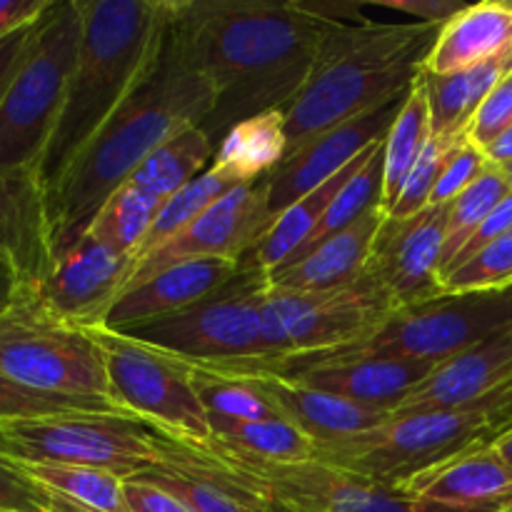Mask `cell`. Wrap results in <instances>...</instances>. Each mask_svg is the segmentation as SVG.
Returning <instances> with one entry per match:
<instances>
[{"instance_id":"d6986e66","label":"cell","mask_w":512,"mask_h":512,"mask_svg":"<svg viewBox=\"0 0 512 512\" xmlns=\"http://www.w3.org/2000/svg\"><path fill=\"white\" fill-rule=\"evenodd\" d=\"M203 368H215V365H203ZM215 370L238 375L245 383L253 385L255 390H260L265 395V400L278 410L280 418L303 430L315 443H330V440L363 433V430L385 423L393 415L390 410L368 408V405H360L353 403V400L338 398V395L323 393V390L308 388V385L285 378V375L263 373V370Z\"/></svg>"},{"instance_id":"f6af8a7d","label":"cell","mask_w":512,"mask_h":512,"mask_svg":"<svg viewBox=\"0 0 512 512\" xmlns=\"http://www.w3.org/2000/svg\"><path fill=\"white\" fill-rule=\"evenodd\" d=\"M363 8H383L390 13L408 15L410 23L445 25L465 8L460 0H363Z\"/></svg>"},{"instance_id":"5bb4252c","label":"cell","mask_w":512,"mask_h":512,"mask_svg":"<svg viewBox=\"0 0 512 512\" xmlns=\"http://www.w3.org/2000/svg\"><path fill=\"white\" fill-rule=\"evenodd\" d=\"M215 455L253 478L275 508L290 512H413V500L405 498L400 490L323 460L270 465L223 453Z\"/></svg>"},{"instance_id":"6da1fadb","label":"cell","mask_w":512,"mask_h":512,"mask_svg":"<svg viewBox=\"0 0 512 512\" xmlns=\"http://www.w3.org/2000/svg\"><path fill=\"white\" fill-rule=\"evenodd\" d=\"M333 28L303 0H173L170 33L215 90L200 125L215 148L233 125L298 98Z\"/></svg>"},{"instance_id":"ee69618b","label":"cell","mask_w":512,"mask_h":512,"mask_svg":"<svg viewBox=\"0 0 512 512\" xmlns=\"http://www.w3.org/2000/svg\"><path fill=\"white\" fill-rule=\"evenodd\" d=\"M510 230H512V193L498 205V208L493 210V213L488 215V218L483 220V223H480V228L470 235V240L463 245V250H460V253L455 255L453 263L448 265L443 280L448 278L453 270H458L460 265H465L468 260H473L480 250H485L490 243H495V240L503 238L505 233H510Z\"/></svg>"},{"instance_id":"44dd1931","label":"cell","mask_w":512,"mask_h":512,"mask_svg":"<svg viewBox=\"0 0 512 512\" xmlns=\"http://www.w3.org/2000/svg\"><path fill=\"white\" fill-rule=\"evenodd\" d=\"M240 273L230 260H183L158 270L143 283L125 290L105 318V330L120 333L148 320L168 318L190 305L200 303Z\"/></svg>"},{"instance_id":"d590c367","label":"cell","mask_w":512,"mask_h":512,"mask_svg":"<svg viewBox=\"0 0 512 512\" xmlns=\"http://www.w3.org/2000/svg\"><path fill=\"white\" fill-rule=\"evenodd\" d=\"M188 363V360H185ZM198 398L213 423H255V420H283L260 390L225 370L188 363Z\"/></svg>"},{"instance_id":"681fc988","label":"cell","mask_w":512,"mask_h":512,"mask_svg":"<svg viewBox=\"0 0 512 512\" xmlns=\"http://www.w3.org/2000/svg\"><path fill=\"white\" fill-rule=\"evenodd\" d=\"M20 288H23V280H20L13 260L0 255V313L13 303V298L18 295Z\"/></svg>"},{"instance_id":"836d02e7","label":"cell","mask_w":512,"mask_h":512,"mask_svg":"<svg viewBox=\"0 0 512 512\" xmlns=\"http://www.w3.org/2000/svg\"><path fill=\"white\" fill-rule=\"evenodd\" d=\"M160 210V200L140 190L135 183H123L103 208L95 213L93 223L85 235L95 238L98 243L118 250L123 255H138L140 245L148 238L153 220Z\"/></svg>"},{"instance_id":"7a4b0ae2","label":"cell","mask_w":512,"mask_h":512,"mask_svg":"<svg viewBox=\"0 0 512 512\" xmlns=\"http://www.w3.org/2000/svg\"><path fill=\"white\" fill-rule=\"evenodd\" d=\"M213 108V85L190 65L168 28L163 55L153 73L80 150L60 183L45 195L55 258L83 238L105 200L155 148L190 125H203Z\"/></svg>"},{"instance_id":"ac0fdd59","label":"cell","mask_w":512,"mask_h":512,"mask_svg":"<svg viewBox=\"0 0 512 512\" xmlns=\"http://www.w3.org/2000/svg\"><path fill=\"white\" fill-rule=\"evenodd\" d=\"M170 440V438H168ZM135 478L168 490L193 512H270V500L253 478L210 450L170 440L158 468Z\"/></svg>"},{"instance_id":"4fadbf2b","label":"cell","mask_w":512,"mask_h":512,"mask_svg":"<svg viewBox=\"0 0 512 512\" xmlns=\"http://www.w3.org/2000/svg\"><path fill=\"white\" fill-rule=\"evenodd\" d=\"M273 223L275 215L268 203L265 178L258 183L238 185L220 200H215L183 233L145 255L135 265L128 288L143 283L168 265L183 263V260H230V263L240 265V260L265 238Z\"/></svg>"},{"instance_id":"db71d44e","label":"cell","mask_w":512,"mask_h":512,"mask_svg":"<svg viewBox=\"0 0 512 512\" xmlns=\"http://www.w3.org/2000/svg\"><path fill=\"white\" fill-rule=\"evenodd\" d=\"M270 512H290V510H283V508H275V505H273V508H270Z\"/></svg>"},{"instance_id":"ba28073f","label":"cell","mask_w":512,"mask_h":512,"mask_svg":"<svg viewBox=\"0 0 512 512\" xmlns=\"http://www.w3.org/2000/svg\"><path fill=\"white\" fill-rule=\"evenodd\" d=\"M80 38V0H53L0 103V170L38 168L68 93Z\"/></svg>"},{"instance_id":"8992f818","label":"cell","mask_w":512,"mask_h":512,"mask_svg":"<svg viewBox=\"0 0 512 512\" xmlns=\"http://www.w3.org/2000/svg\"><path fill=\"white\" fill-rule=\"evenodd\" d=\"M512 330V285L473 293H440L395 310L373 335L315 358H250L218 368L295 375L315 365L350 358H408L443 363L473 345Z\"/></svg>"},{"instance_id":"c3c4849f","label":"cell","mask_w":512,"mask_h":512,"mask_svg":"<svg viewBox=\"0 0 512 512\" xmlns=\"http://www.w3.org/2000/svg\"><path fill=\"white\" fill-rule=\"evenodd\" d=\"M53 0H0V40L23 25L35 23Z\"/></svg>"},{"instance_id":"484cf974","label":"cell","mask_w":512,"mask_h":512,"mask_svg":"<svg viewBox=\"0 0 512 512\" xmlns=\"http://www.w3.org/2000/svg\"><path fill=\"white\" fill-rule=\"evenodd\" d=\"M398 490L410 500L458 505L512 503V468L488 445L448 460Z\"/></svg>"},{"instance_id":"f1b7e54d","label":"cell","mask_w":512,"mask_h":512,"mask_svg":"<svg viewBox=\"0 0 512 512\" xmlns=\"http://www.w3.org/2000/svg\"><path fill=\"white\" fill-rule=\"evenodd\" d=\"M213 440L205 450L253 460V463L293 465L308 463L318 455V443L288 420L255 423H213Z\"/></svg>"},{"instance_id":"74e56055","label":"cell","mask_w":512,"mask_h":512,"mask_svg":"<svg viewBox=\"0 0 512 512\" xmlns=\"http://www.w3.org/2000/svg\"><path fill=\"white\" fill-rule=\"evenodd\" d=\"M78 413H115V415H125V418H133L130 413H125V410L115 408L113 403H108V400L68 398V395L43 393V390L25 388V385L15 383L13 378L0 373V425L18 423V420H38V418H53V415H78Z\"/></svg>"},{"instance_id":"ffe728a7","label":"cell","mask_w":512,"mask_h":512,"mask_svg":"<svg viewBox=\"0 0 512 512\" xmlns=\"http://www.w3.org/2000/svg\"><path fill=\"white\" fill-rule=\"evenodd\" d=\"M512 385V330L443 360L395 413L465 408Z\"/></svg>"},{"instance_id":"3957f363","label":"cell","mask_w":512,"mask_h":512,"mask_svg":"<svg viewBox=\"0 0 512 512\" xmlns=\"http://www.w3.org/2000/svg\"><path fill=\"white\" fill-rule=\"evenodd\" d=\"M80 13L83 38L68 93L35 168L45 195L155 70L173 0H80Z\"/></svg>"},{"instance_id":"e0dca14e","label":"cell","mask_w":512,"mask_h":512,"mask_svg":"<svg viewBox=\"0 0 512 512\" xmlns=\"http://www.w3.org/2000/svg\"><path fill=\"white\" fill-rule=\"evenodd\" d=\"M408 93L410 88L400 93L398 98L388 100L385 105H378V108L368 110L358 118L345 120V123L315 135L308 143L285 155L283 163L265 178L268 203L275 218L285 208L298 203L310 190L320 188L330 178L343 173L365 150L373 148L378 140H383L388 135L390 125L398 118Z\"/></svg>"},{"instance_id":"4316f807","label":"cell","mask_w":512,"mask_h":512,"mask_svg":"<svg viewBox=\"0 0 512 512\" xmlns=\"http://www.w3.org/2000/svg\"><path fill=\"white\" fill-rule=\"evenodd\" d=\"M512 70V53L453 75H433L420 70V83L428 95L430 125L435 138H460L473 120L485 95Z\"/></svg>"},{"instance_id":"f907efd6","label":"cell","mask_w":512,"mask_h":512,"mask_svg":"<svg viewBox=\"0 0 512 512\" xmlns=\"http://www.w3.org/2000/svg\"><path fill=\"white\" fill-rule=\"evenodd\" d=\"M485 158H488L493 165H498V168L500 165L512 163V128L505 130V133L500 135L488 150H485Z\"/></svg>"},{"instance_id":"8d00e7d4","label":"cell","mask_w":512,"mask_h":512,"mask_svg":"<svg viewBox=\"0 0 512 512\" xmlns=\"http://www.w3.org/2000/svg\"><path fill=\"white\" fill-rule=\"evenodd\" d=\"M512 193L508 180H505L503 170L498 165L490 163L485 168V173L465 190L463 195L453 200L448 205V228H445V248H443V263H440V283H443V275L448 270V265L453 263L455 255L463 250V245L468 243L470 235L480 228L485 218L503 203L505 198Z\"/></svg>"},{"instance_id":"e575fe53","label":"cell","mask_w":512,"mask_h":512,"mask_svg":"<svg viewBox=\"0 0 512 512\" xmlns=\"http://www.w3.org/2000/svg\"><path fill=\"white\" fill-rule=\"evenodd\" d=\"M233 188H238V183H235L228 173H223L218 165H210V168L205 170V173H200L193 183H188L185 188H180L178 193L170 195L168 200H163L148 238H145L138 255H135V265H138L145 255H150L153 250H158L160 245L168 243L170 238L183 233L195 218H200L215 200H220Z\"/></svg>"},{"instance_id":"9f6ffc18","label":"cell","mask_w":512,"mask_h":512,"mask_svg":"<svg viewBox=\"0 0 512 512\" xmlns=\"http://www.w3.org/2000/svg\"><path fill=\"white\" fill-rule=\"evenodd\" d=\"M0 512H3V510H0Z\"/></svg>"},{"instance_id":"816d5d0a","label":"cell","mask_w":512,"mask_h":512,"mask_svg":"<svg viewBox=\"0 0 512 512\" xmlns=\"http://www.w3.org/2000/svg\"><path fill=\"white\" fill-rule=\"evenodd\" d=\"M493 448L498 450V455H500V458H503L505 463H508L510 468H512V430H508V433H505L503 438H498V440H495V443H493Z\"/></svg>"},{"instance_id":"bcb514c9","label":"cell","mask_w":512,"mask_h":512,"mask_svg":"<svg viewBox=\"0 0 512 512\" xmlns=\"http://www.w3.org/2000/svg\"><path fill=\"white\" fill-rule=\"evenodd\" d=\"M125 503L130 512H193L168 490L155 488L140 478L125 480Z\"/></svg>"},{"instance_id":"83f0119b","label":"cell","mask_w":512,"mask_h":512,"mask_svg":"<svg viewBox=\"0 0 512 512\" xmlns=\"http://www.w3.org/2000/svg\"><path fill=\"white\" fill-rule=\"evenodd\" d=\"M288 155L283 110H268L255 118L233 125L215 148L213 165L238 185L258 183L268 178Z\"/></svg>"},{"instance_id":"11a10c76","label":"cell","mask_w":512,"mask_h":512,"mask_svg":"<svg viewBox=\"0 0 512 512\" xmlns=\"http://www.w3.org/2000/svg\"><path fill=\"white\" fill-rule=\"evenodd\" d=\"M510 75H512V70H510Z\"/></svg>"},{"instance_id":"603a6c76","label":"cell","mask_w":512,"mask_h":512,"mask_svg":"<svg viewBox=\"0 0 512 512\" xmlns=\"http://www.w3.org/2000/svg\"><path fill=\"white\" fill-rule=\"evenodd\" d=\"M435 363L408 358H350L333 360V363L315 365V368L300 370L295 375H285L290 380L308 385V388L323 390V393L338 395V398L353 400V403L368 405L395 413L400 400L418 388L430 373Z\"/></svg>"},{"instance_id":"f546056e","label":"cell","mask_w":512,"mask_h":512,"mask_svg":"<svg viewBox=\"0 0 512 512\" xmlns=\"http://www.w3.org/2000/svg\"><path fill=\"white\" fill-rule=\"evenodd\" d=\"M213 160L215 143L200 125H190L155 148L128 180L163 203L205 173Z\"/></svg>"},{"instance_id":"30bf717a","label":"cell","mask_w":512,"mask_h":512,"mask_svg":"<svg viewBox=\"0 0 512 512\" xmlns=\"http://www.w3.org/2000/svg\"><path fill=\"white\" fill-rule=\"evenodd\" d=\"M395 305L368 275L323 293L265 288L263 358H315L373 335Z\"/></svg>"},{"instance_id":"f5cc1de1","label":"cell","mask_w":512,"mask_h":512,"mask_svg":"<svg viewBox=\"0 0 512 512\" xmlns=\"http://www.w3.org/2000/svg\"><path fill=\"white\" fill-rule=\"evenodd\" d=\"M500 170H503L505 180H508V185H510V190H512V163H508V165H500Z\"/></svg>"},{"instance_id":"2e32d148","label":"cell","mask_w":512,"mask_h":512,"mask_svg":"<svg viewBox=\"0 0 512 512\" xmlns=\"http://www.w3.org/2000/svg\"><path fill=\"white\" fill-rule=\"evenodd\" d=\"M133 273V255H123L83 235L55 258L53 268L35 285L33 293L55 318L95 330L103 328L110 308L128 288Z\"/></svg>"},{"instance_id":"1f68e13d","label":"cell","mask_w":512,"mask_h":512,"mask_svg":"<svg viewBox=\"0 0 512 512\" xmlns=\"http://www.w3.org/2000/svg\"><path fill=\"white\" fill-rule=\"evenodd\" d=\"M420 75V73H418ZM433 140V125H430V108L428 95H425L423 83L415 78L410 85V93L400 108L398 118L390 125L385 135V175H383V210L388 213L393 203L398 200L410 170L425 153V148Z\"/></svg>"},{"instance_id":"277c9868","label":"cell","mask_w":512,"mask_h":512,"mask_svg":"<svg viewBox=\"0 0 512 512\" xmlns=\"http://www.w3.org/2000/svg\"><path fill=\"white\" fill-rule=\"evenodd\" d=\"M443 25H335L298 98L283 110L288 153L315 135L398 98L418 78Z\"/></svg>"},{"instance_id":"7c38bea8","label":"cell","mask_w":512,"mask_h":512,"mask_svg":"<svg viewBox=\"0 0 512 512\" xmlns=\"http://www.w3.org/2000/svg\"><path fill=\"white\" fill-rule=\"evenodd\" d=\"M105 350L115 400L140 423L175 443L205 450L213 428L183 358L105 328L93 330Z\"/></svg>"},{"instance_id":"9a60e30c","label":"cell","mask_w":512,"mask_h":512,"mask_svg":"<svg viewBox=\"0 0 512 512\" xmlns=\"http://www.w3.org/2000/svg\"><path fill=\"white\" fill-rule=\"evenodd\" d=\"M448 205H430L410 218H385L375 235L368 260L370 280L378 283L395 305H415L443 293L440 263H443Z\"/></svg>"},{"instance_id":"9c48e42d","label":"cell","mask_w":512,"mask_h":512,"mask_svg":"<svg viewBox=\"0 0 512 512\" xmlns=\"http://www.w3.org/2000/svg\"><path fill=\"white\" fill-rule=\"evenodd\" d=\"M170 440L115 413L53 415L0 425V453L20 463L83 465L130 480L158 468Z\"/></svg>"},{"instance_id":"7dc6e473","label":"cell","mask_w":512,"mask_h":512,"mask_svg":"<svg viewBox=\"0 0 512 512\" xmlns=\"http://www.w3.org/2000/svg\"><path fill=\"white\" fill-rule=\"evenodd\" d=\"M40 18H43V15H40ZM40 18L35 20V23L23 25V28H18L15 33L5 35V38L0 40V103H3L5 93H8L18 68L23 65L25 53H28L30 40H33Z\"/></svg>"},{"instance_id":"5b68a950","label":"cell","mask_w":512,"mask_h":512,"mask_svg":"<svg viewBox=\"0 0 512 512\" xmlns=\"http://www.w3.org/2000/svg\"><path fill=\"white\" fill-rule=\"evenodd\" d=\"M508 430L512 385L465 408L393 413L363 433L318 443L315 460L398 490L448 460L488 448Z\"/></svg>"},{"instance_id":"7402d4cb","label":"cell","mask_w":512,"mask_h":512,"mask_svg":"<svg viewBox=\"0 0 512 512\" xmlns=\"http://www.w3.org/2000/svg\"><path fill=\"white\" fill-rule=\"evenodd\" d=\"M0 255L13 260L23 288L53 268L45 193L35 170H0Z\"/></svg>"},{"instance_id":"60d3db41","label":"cell","mask_w":512,"mask_h":512,"mask_svg":"<svg viewBox=\"0 0 512 512\" xmlns=\"http://www.w3.org/2000/svg\"><path fill=\"white\" fill-rule=\"evenodd\" d=\"M0 510L3 512H63L60 503L35 483L18 460L0 453Z\"/></svg>"},{"instance_id":"cb8c5ba5","label":"cell","mask_w":512,"mask_h":512,"mask_svg":"<svg viewBox=\"0 0 512 512\" xmlns=\"http://www.w3.org/2000/svg\"><path fill=\"white\" fill-rule=\"evenodd\" d=\"M512 53V3L485 0L465 5L440 28L423 60V73L453 75Z\"/></svg>"},{"instance_id":"d6a6232c","label":"cell","mask_w":512,"mask_h":512,"mask_svg":"<svg viewBox=\"0 0 512 512\" xmlns=\"http://www.w3.org/2000/svg\"><path fill=\"white\" fill-rule=\"evenodd\" d=\"M385 138L375 145V150L370 153V158L360 165L358 173L348 180V183L340 188V193L335 195L333 205L328 208L325 218L320 220L318 228L313 230L308 240L285 260L280 268H288V265L300 263L305 255L313 253L318 245H323L325 240H330L333 235L343 233L345 228H350L353 223H358L368 210H373L375 205H383V175H385ZM275 268V270H280ZM270 275V273H268Z\"/></svg>"},{"instance_id":"ab89813d","label":"cell","mask_w":512,"mask_h":512,"mask_svg":"<svg viewBox=\"0 0 512 512\" xmlns=\"http://www.w3.org/2000/svg\"><path fill=\"white\" fill-rule=\"evenodd\" d=\"M463 138L465 135H460V138H435L433 135L425 153L420 155L415 168L410 170L398 200L388 210L390 218H410V215H418L425 208H430V198H433V190L438 185L440 173H443V165L448 163L450 153H453V148Z\"/></svg>"},{"instance_id":"f35d334b","label":"cell","mask_w":512,"mask_h":512,"mask_svg":"<svg viewBox=\"0 0 512 512\" xmlns=\"http://www.w3.org/2000/svg\"><path fill=\"white\" fill-rule=\"evenodd\" d=\"M512 285V230L480 250L473 260L443 280V293L500 290Z\"/></svg>"},{"instance_id":"7bdbcfd3","label":"cell","mask_w":512,"mask_h":512,"mask_svg":"<svg viewBox=\"0 0 512 512\" xmlns=\"http://www.w3.org/2000/svg\"><path fill=\"white\" fill-rule=\"evenodd\" d=\"M512 128V75L508 73L480 103V108L475 110L473 120L465 128V138L485 150L505 133V130Z\"/></svg>"},{"instance_id":"8fae6325","label":"cell","mask_w":512,"mask_h":512,"mask_svg":"<svg viewBox=\"0 0 512 512\" xmlns=\"http://www.w3.org/2000/svg\"><path fill=\"white\" fill-rule=\"evenodd\" d=\"M268 280L255 270H240L228 285L200 303L120 330L118 335L183 358L188 363H233L263 358V298ZM113 333V330H110Z\"/></svg>"},{"instance_id":"52a82bcc","label":"cell","mask_w":512,"mask_h":512,"mask_svg":"<svg viewBox=\"0 0 512 512\" xmlns=\"http://www.w3.org/2000/svg\"><path fill=\"white\" fill-rule=\"evenodd\" d=\"M0 373L25 388L108 400L125 410L115 400L105 350L93 330L55 318L33 288H20L0 313Z\"/></svg>"},{"instance_id":"b9f144b4","label":"cell","mask_w":512,"mask_h":512,"mask_svg":"<svg viewBox=\"0 0 512 512\" xmlns=\"http://www.w3.org/2000/svg\"><path fill=\"white\" fill-rule=\"evenodd\" d=\"M490 165V160L485 158V153L480 148H475L468 138L460 140L458 145L450 153L448 163L443 165V173H440L438 185L433 190V198L430 205H450L458 195H463L480 175L485 173V168Z\"/></svg>"},{"instance_id":"4dcf8cb0","label":"cell","mask_w":512,"mask_h":512,"mask_svg":"<svg viewBox=\"0 0 512 512\" xmlns=\"http://www.w3.org/2000/svg\"><path fill=\"white\" fill-rule=\"evenodd\" d=\"M20 465L58 500L63 512H130L125 503V480L108 470L53 463Z\"/></svg>"},{"instance_id":"d4e9b609","label":"cell","mask_w":512,"mask_h":512,"mask_svg":"<svg viewBox=\"0 0 512 512\" xmlns=\"http://www.w3.org/2000/svg\"><path fill=\"white\" fill-rule=\"evenodd\" d=\"M385 218L388 213L383 210V205H375L358 223L325 240L300 263L273 270L270 275H265V280L270 288L298 290V293H323V290L348 288V285L358 283L368 270L370 250H373L375 235Z\"/></svg>"}]
</instances>
